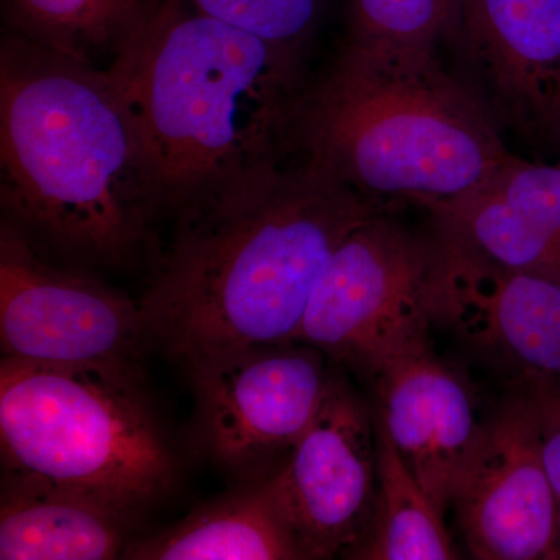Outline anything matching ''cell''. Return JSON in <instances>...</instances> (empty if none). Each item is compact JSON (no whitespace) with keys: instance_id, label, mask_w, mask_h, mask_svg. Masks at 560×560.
I'll use <instances>...</instances> for the list:
<instances>
[{"instance_id":"5b68a950","label":"cell","mask_w":560,"mask_h":560,"mask_svg":"<svg viewBox=\"0 0 560 560\" xmlns=\"http://www.w3.org/2000/svg\"><path fill=\"white\" fill-rule=\"evenodd\" d=\"M2 471L142 512L171 495L178 460L135 363L0 361Z\"/></svg>"},{"instance_id":"e0dca14e","label":"cell","mask_w":560,"mask_h":560,"mask_svg":"<svg viewBox=\"0 0 560 560\" xmlns=\"http://www.w3.org/2000/svg\"><path fill=\"white\" fill-rule=\"evenodd\" d=\"M377 430V501L370 528L346 556L359 560L458 559L444 512L401 459L375 410Z\"/></svg>"},{"instance_id":"30bf717a","label":"cell","mask_w":560,"mask_h":560,"mask_svg":"<svg viewBox=\"0 0 560 560\" xmlns=\"http://www.w3.org/2000/svg\"><path fill=\"white\" fill-rule=\"evenodd\" d=\"M271 477L305 559L346 558L363 539L377 501L375 412L341 370Z\"/></svg>"},{"instance_id":"3957f363","label":"cell","mask_w":560,"mask_h":560,"mask_svg":"<svg viewBox=\"0 0 560 560\" xmlns=\"http://www.w3.org/2000/svg\"><path fill=\"white\" fill-rule=\"evenodd\" d=\"M2 208L33 242L130 264L162 213L138 125L108 69L9 33L0 54Z\"/></svg>"},{"instance_id":"52a82bcc","label":"cell","mask_w":560,"mask_h":560,"mask_svg":"<svg viewBox=\"0 0 560 560\" xmlns=\"http://www.w3.org/2000/svg\"><path fill=\"white\" fill-rule=\"evenodd\" d=\"M436 50L506 142L560 153V0H452Z\"/></svg>"},{"instance_id":"7c38bea8","label":"cell","mask_w":560,"mask_h":560,"mask_svg":"<svg viewBox=\"0 0 560 560\" xmlns=\"http://www.w3.org/2000/svg\"><path fill=\"white\" fill-rule=\"evenodd\" d=\"M452 508L471 558L551 559L559 500L545 464L539 411L525 390L486 420Z\"/></svg>"},{"instance_id":"ffe728a7","label":"cell","mask_w":560,"mask_h":560,"mask_svg":"<svg viewBox=\"0 0 560 560\" xmlns=\"http://www.w3.org/2000/svg\"><path fill=\"white\" fill-rule=\"evenodd\" d=\"M452 0H348L345 38L436 50Z\"/></svg>"},{"instance_id":"9a60e30c","label":"cell","mask_w":560,"mask_h":560,"mask_svg":"<svg viewBox=\"0 0 560 560\" xmlns=\"http://www.w3.org/2000/svg\"><path fill=\"white\" fill-rule=\"evenodd\" d=\"M136 515L83 490L2 471L0 560L121 559Z\"/></svg>"},{"instance_id":"44dd1931","label":"cell","mask_w":560,"mask_h":560,"mask_svg":"<svg viewBox=\"0 0 560 560\" xmlns=\"http://www.w3.org/2000/svg\"><path fill=\"white\" fill-rule=\"evenodd\" d=\"M523 390L539 411L545 464L560 506V382L544 383Z\"/></svg>"},{"instance_id":"7402d4cb","label":"cell","mask_w":560,"mask_h":560,"mask_svg":"<svg viewBox=\"0 0 560 560\" xmlns=\"http://www.w3.org/2000/svg\"><path fill=\"white\" fill-rule=\"evenodd\" d=\"M551 560H560V511L558 518V528H556L555 541H552Z\"/></svg>"},{"instance_id":"ba28073f","label":"cell","mask_w":560,"mask_h":560,"mask_svg":"<svg viewBox=\"0 0 560 560\" xmlns=\"http://www.w3.org/2000/svg\"><path fill=\"white\" fill-rule=\"evenodd\" d=\"M327 357L298 341L213 353L184 368L197 404V441L243 480L278 467L318 412Z\"/></svg>"},{"instance_id":"7a4b0ae2","label":"cell","mask_w":560,"mask_h":560,"mask_svg":"<svg viewBox=\"0 0 560 560\" xmlns=\"http://www.w3.org/2000/svg\"><path fill=\"white\" fill-rule=\"evenodd\" d=\"M108 72L138 125L162 212L180 220L293 160L308 61L189 0H158Z\"/></svg>"},{"instance_id":"4fadbf2b","label":"cell","mask_w":560,"mask_h":560,"mask_svg":"<svg viewBox=\"0 0 560 560\" xmlns=\"http://www.w3.org/2000/svg\"><path fill=\"white\" fill-rule=\"evenodd\" d=\"M372 385L397 452L445 514L486 431L469 383L429 348L389 364Z\"/></svg>"},{"instance_id":"8992f818","label":"cell","mask_w":560,"mask_h":560,"mask_svg":"<svg viewBox=\"0 0 560 560\" xmlns=\"http://www.w3.org/2000/svg\"><path fill=\"white\" fill-rule=\"evenodd\" d=\"M404 208L378 210L341 242L293 338L371 383L429 349L434 326L440 228L429 210L425 224L408 223Z\"/></svg>"},{"instance_id":"2e32d148","label":"cell","mask_w":560,"mask_h":560,"mask_svg":"<svg viewBox=\"0 0 560 560\" xmlns=\"http://www.w3.org/2000/svg\"><path fill=\"white\" fill-rule=\"evenodd\" d=\"M131 560H304L271 470L201 504L160 533L136 537Z\"/></svg>"},{"instance_id":"5bb4252c","label":"cell","mask_w":560,"mask_h":560,"mask_svg":"<svg viewBox=\"0 0 560 560\" xmlns=\"http://www.w3.org/2000/svg\"><path fill=\"white\" fill-rule=\"evenodd\" d=\"M422 208L499 267L560 283V162L512 151L474 189Z\"/></svg>"},{"instance_id":"8fae6325","label":"cell","mask_w":560,"mask_h":560,"mask_svg":"<svg viewBox=\"0 0 560 560\" xmlns=\"http://www.w3.org/2000/svg\"><path fill=\"white\" fill-rule=\"evenodd\" d=\"M434 220L442 245L434 326L506 375L511 389L560 382V283L499 267Z\"/></svg>"},{"instance_id":"277c9868","label":"cell","mask_w":560,"mask_h":560,"mask_svg":"<svg viewBox=\"0 0 560 560\" xmlns=\"http://www.w3.org/2000/svg\"><path fill=\"white\" fill-rule=\"evenodd\" d=\"M438 50L345 38L294 103L290 154L381 206H427L511 156Z\"/></svg>"},{"instance_id":"ac0fdd59","label":"cell","mask_w":560,"mask_h":560,"mask_svg":"<svg viewBox=\"0 0 560 560\" xmlns=\"http://www.w3.org/2000/svg\"><path fill=\"white\" fill-rule=\"evenodd\" d=\"M158 0H3L10 33L43 49L109 69Z\"/></svg>"},{"instance_id":"6da1fadb","label":"cell","mask_w":560,"mask_h":560,"mask_svg":"<svg viewBox=\"0 0 560 560\" xmlns=\"http://www.w3.org/2000/svg\"><path fill=\"white\" fill-rule=\"evenodd\" d=\"M291 160L180 219L140 300L147 340L180 368L293 341L335 250L378 210Z\"/></svg>"},{"instance_id":"d6986e66","label":"cell","mask_w":560,"mask_h":560,"mask_svg":"<svg viewBox=\"0 0 560 560\" xmlns=\"http://www.w3.org/2000/svg\"><path fill=\"white\" fill-rule=\"evenodd\" d=\"M210 16L308 61L327 0H189Z\"/></svg>"},{"instance_id":"9c48e42d","label":"cell","mask_w":560,"mask_h":560,"mask_svg":"<svg viewBox=\"0 0 560 560\" xmlns=\"http://www.w3.org/2000/svg\"><path fill=\"white\" fill-rule=\"evenodd\" d=\"M147 341L138 302L44 259L10 221L0 232L2 357L40 363H135Z\"/></svg>"}]
</instances>
